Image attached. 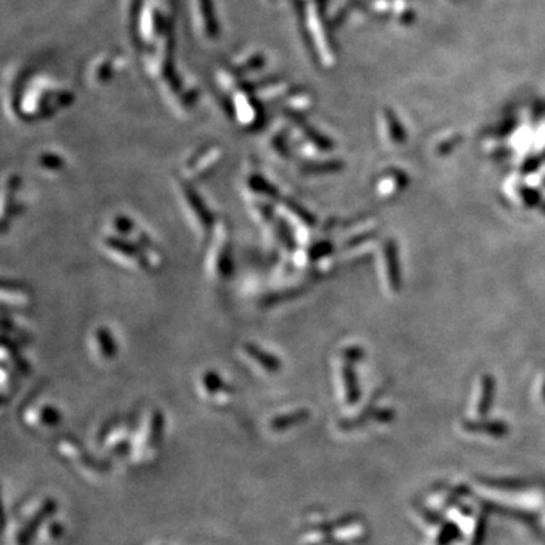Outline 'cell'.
I'll return each instance as SVG.
<instances>
[{"label": "cell", "mask_w": 545, "mask_h": 545, "mask_svg": "<svg viewBox=\"0 0 545 545\" xmlns=\"http://www.w3.org/2000/svg\"><path fill=\"white\" fill-rule=\"evenodd\" d=\"M206 271L210 277L217 282H224L232 276V235L226 222H217L214 227L210 238L208 253H206Z\"/></svg>", "instance_id": "6da1fadb"}, {"label": "cell", "mask_w": 545, "mask_h": 545, "mask_svg": "<svg viewBox=\"0 0 545 545\" xmlns=\"http://www.w3.org/2000/svg\"><path fill=\"white\" fill-rule=\"evenodd\" d=\"M102 248L114 263L120 264L122 267L132 268L135 271L154 270L147 253L137 243L130 241V239L117 235H106L102 239Z\"/></svg>", "instance_id": "7a4b0ae2"}, {"label": "cell", "mask_w": 545, "mask_h": 545, "mask_svg": "<svg viewBox=\"0 0 545 545\" xmlns=\"http://www.w3.org/2000/svg\"><path fill=\"white\" fill-rule=\"evenodd\" d=\"M178 191L180 195V200L185 206V212H187V217L191 220L195 232H197L200 238L210 239L214 227L217 224L214 214L211 212L208 206H206L199 193L191 187L190 182L187 180L179 182Z\"/></svg>", "instance_id": "3957f363"}, {"label": "cell", "mask_w": 545, "mask_h": 545, "mask_svg": "<svg viewBox=\"0 0 545 545\" xmlns=\"http://www.w3.org/2000/svg\"><path fill=\"white\" fill-rule=\"evenodd\" d=\"M223 161V151L220 147H205L195 151V154L183 164V180L199 182L208 178Z\"/></svg>", "instance_id": "277c9868"}, {"label": "cell", "mask_w": 545, "mask_h": 545, "mask_svg": "<svg viewBox=\"0 0 545 545\" xmlns=\"http://www.w3.org/2000/svg\"><path fill=\"white\" fill-rule=\"evenodd\" d=\"M91 350L101 361H113L118 353V345L113 332L105 326H99L91 332L90 336Z\"/></svg>", "instance_id": "5b68a950"}, {"label": "cell", "mask_w": 545, "mask_h": 545, "mask_svg": "<svg viewBox=\"0 0 545 545\" xmlns=\"http://www.w3.org/2000/svg\"><path fill=\"white\" fill-rule=\"evenodd\" d=\"M241 352L250 362L256 364V367H259L260 369H265V372H277L280 368L279 359L258 344L244 343L241 347Z\"/></svg>", "instance_id": "8992f818"}, {"label": "cell", "mask_w": 545, "mask_h": 545, "mask_svg": "<svg viewBox=\"0 0 545 545\" xmlns=\"http://www.w3.org/2000/svg\"><path fill=\"white\" fill-rule=\"evenodd\" d=\"M2 296L5 306L9 304L13 309H26L30 304L29 291L23 285H18V283L5 282L2 288Z\"/></svg>", "instance_id": "52a82bcc"}, {"label": "cell", "mask_w": 545, "mask_h": 545, "mask_svg": "<svg viewBox=\"0 0 545 545\" xmlns=\"http://www.w3.org/2000/svg\"><path fill=\"white\" fill-rule=\"evenodd\" d=\"M38 167L46 173H61L65 167V162L62 156L52 154V151H47V154L40 155Z\"/></svg>", "instance_id": "ba28073f"}]
</instances>
